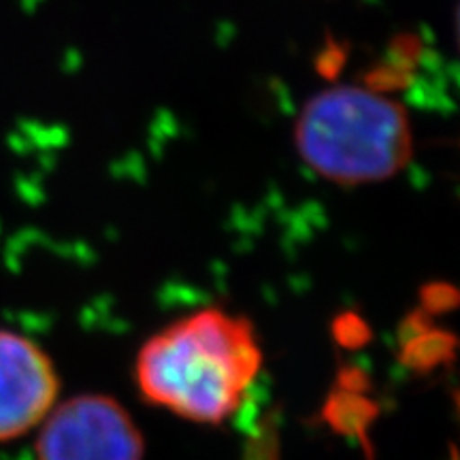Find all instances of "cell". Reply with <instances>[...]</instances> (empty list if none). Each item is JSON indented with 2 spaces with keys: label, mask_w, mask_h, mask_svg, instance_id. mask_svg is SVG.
Instances as JSON below:
<instances>
[{
  "label": "cell",
  "mask_w": 460,
  "mask_h": 460,
  "mask_svg": "<svg viewBox=\"0 0 460 460\" xmlns=\"http://www.w3.org/2000/svg\"><path fill=\"white\" fill-rule=\"evenodd\" d=\"M58 390L49 356L20 332L0 331V444L43 424L56 407Z\"/></svg>",
  "instance_id": "cell-4"
},
{
  "label": "cell",
  "mask_w": 460,
  "mask_h": 460,
  "mask_svg": "<svg viewBox=\"0 0 460 460\" xmlns=\"http://www.w3.org/2000/svg\"><path fill=\"white\" fill-rule=\"evenodd\" d=\"M262 367L254 326L203 309L156 332L137 356V384L154 405L197 424H222L239 410Z\"/></svg>",
  "instance_id": "cell-1"
},
{
  "label": "cell",
  "mask_w": 460,
  "mask_h": 460,
  "mask_svg": "<svg viewBox=\"0 0 460 460\" xmlns=\"http://www.w3.org/2000/svg\"><path fill=\"white\" fill-rule=\"evenodd\" d=\"M139 427L118 401L77 394L49 411L37 439L39 460H143Z\"/></svg>",
  "instance_id": "cell-3"
},
{
  "label": "cell",
  "mask_w": 460,
  "mask_h": 460,
  "mask_svg": "<svg viewBox=\"0 0 460 460\" xmlns=\"http://www.w3.org/2000/svg\"><path fill=\"white\" fill-rule=\"evenodd\" d=\"M298 156L322 180L369 186L393 180L413 156L407 109L373 85L339 84L301 107L295 124Z\"/></svg>",
  "instance_id": "cell-2"
}]
</instances>
